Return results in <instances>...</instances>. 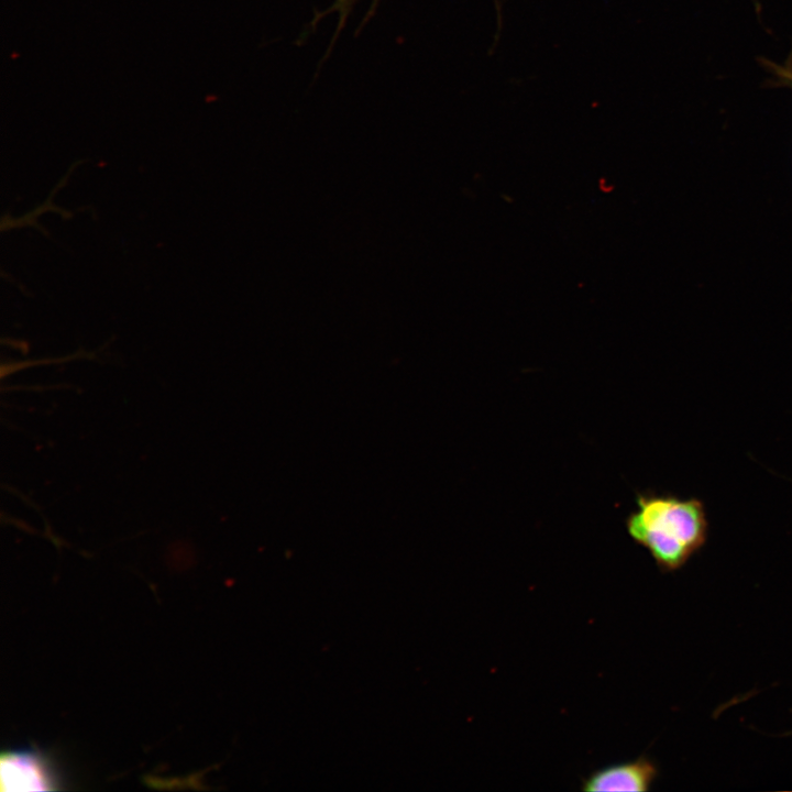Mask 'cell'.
Here are the masks:
<instances>
[{"instance_id": "cell-1", "label": "cell", "mask_w": 792, "mask_h": 792, "mask_svg": "<svg viewBox=\"0 0 792 792\" xmlns=\"http://www.w3.org/2000/svg\"><path fill=\"white\" fill-rule=\"evenodd\" d=\"M625 525L628 536L648 550L663 573L683 568L708 538L704 503L670 493L638 492Z\"/></svg>"}, {"instance_id": "cell-2", "label": "cell", "mask_w": 792, "mask_h": 792, "mask_svg": "<svg viewBox=\"0 0 792 792\" xmlns=\"http://www.w3.org/2000/svg\"><path fill=\"white\" fill-rule=\"evenodd\" d=\"M1 791L56 790L58 779L51 761L34 749L9 750L0 759Z\"/></svg>"}, {"instance_id": "cell-3", "label": "cell", "mask_w": 792, "mask_h": 792, "mask_svg": "<svg viewBox=\"0 0 792 792\" xmlns=\"http://www.w3.org/2000/svg\"><path fill=\"white\" fill-rule=\"evenodd\" d=\"M657 765L647 757L596 770L582 784L583 791H648L658 777Z\"/></svg>"}, {"instance_id": "cell-4", "label": "cell", "mask_w": 792, "mask_h": 792, "mask_svg": "<svg viewBox=\"0 0 792 792\" xmlns=\"http://www.w3.org/2000/svg\"><path fill=\"white\" fill-rule=\"evenodd\" d=\"M765 66L773 74L776 84L792 89V53L783 65L765 61Z\"/></svg>"}, {"instance_id": "cell-5", "label": "cell", "mask_w": 792, "mask_h": 792, "mask_svg": "<svg viewBox=\"0 0 792 792\" xmlns=\"http://www.w3.org/2000/svg\"><path fill=\"white\" fill-rule=\"evenodd\" d=\"M356 0H334L333 4L327 10L323 11L319 18H322L326 14H329L331 12H337L339 14V23H338V31L341 30L342 25L344 24V21L350 12L351 7ZM380 0H373V3L371 6V11L375 10L376 4Z\"/></svg>"}]
</instances>
